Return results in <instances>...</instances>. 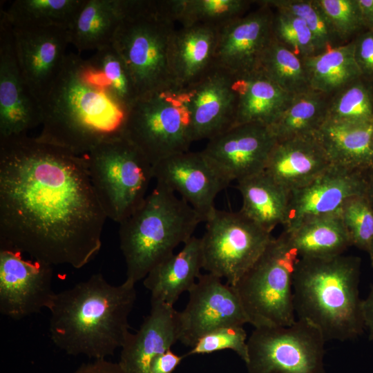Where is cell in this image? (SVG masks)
Returning <instances> with one entry per match:
<instances>
[{
	"label": "cell",
	"instance_id": "48",
	"mask_svg": "<svg viewBox=\"0 0 373 373\" xmlns=\"http://www.w3.org/2000/svg\"><path fill=\"white\" fill-rule=\"evenodd\" d=\"M369 255H370V260H371V263H372V265L373 267V240L370 244V246L369 247V249L367 251Z\"/></svg>",
	"mask_w": 373,
	"mask_h": 373
},
{
	"label": "cell",
	"instance_id": "44",
	"mask_svg": "<svg viewBox=\"0 0 373 373\" xmlns=\"http://www.w3.org/2000/svg\"><path fill=\"white\" fill-rule=\"evenodd\" d=\"M73 373H126L118 363L108 361L106 359H96L92 362L84 363Z\"/></svg>",
	"mask_w": 373,
	"mask_h": 373
},
{
	"label": "cell",
	"instance_id": "7",
	"mask_svg": "<svg viewBox=\"0 0 373 373\" xmlns=\"http://www.w3.org/2000/svg\"><path fill=\"white\" fill-rule=\"evenodd\" d=\"M298 254L285 231L233 286L254 327L287 326L296 314L292 281Z\"/></svg>",
	"mask_w": 373,
	"mask_h": 373
},
{
	"label": "cell",
	"instance_id": "20",
	"mask_svg": "<svg viewBox=\"0 0 373 373\" xmlns=\"http://www.w3.org/2000/svg\"><path fill=\"white\" fill-rule=\"evenodd\" d=\"M363 171L332 165L305 186L289 193L285 231L317 216L338 212L354 195H364Z\"/></svg>",
	"mask_w": 373,
	"mask_h": 373
},
{
	"label": "cell",
	"instance_id": "18",
	"mask_svg": "<svg viewBox=\"0 0 373 373\" xmlns=\"http://www.w3.org/2000/svg\"><path fill=\"white\" fill-rule=\"evenodd\" d=\"M276 139L269 126L236 125L208 140L202 151L227 175L237 182L263 171Z\"/></svg>",
	"mask_w": 373,
	"mask_h": 373
},
{
	"label": "cell",
	"instance_id": "10",
	"mask_svg": "<svg viewBox=\"0 0 373 373\" xmlns=\"http://www.w3.org/2000/svg\"><path fill=\"white\" fill-rule=\"evenodd\" d=\"M201 239L202 269L235 286L273 238L241 211L216 209Z\"/></svg>",
	"mask_w": 373,
	"mask_h": 373
},
{
	"label": "cell",
	"instance_id": "41",
	"mask_svg": "<svg viewBox=\"0 0 373 373\" xmlns=\"http://www.w3.org/2000/svg\"><path fill=\"white\" fill-rule=\"evenodd\" d=\"M247 340V333L242 325L220 327L200 338L191 347L186 356L231 350L245 363L248 358Z\"/></svg>",
	"mask_w": 373,
	"mask_h": 373
},
{
	"label": "cell",
	"instance_id": "12",
	"mask_svg": "<svg viewBox=\"0 0 373 373\" xmlns=\"http://www.w3.org/2000/svg\"><path fill=\"white\" fill-rule=\"evenodd\" d=\"M189 294L185 308L178 312L179 341L186 346L220 327L249 323L236 288L213 274H200Z\"/></svg>",
	"mask_w": 373,
	"mask_h": 373
},
{
	"label": "cell",
	"instance_id": "24",
	"mask_svg": "<svg viewBox=\"0 0 373 373\" xmlns=\"http://www.w3.org/2000/svg\"><path fill=\"white\" fill-rule=\"evenodd\" d=\"M200 238L193 236L182 249L154 267L143 280L151 300L173 305L184 291H189L202 269Z\"/></svg>",
	"mask_w": 373,
	"mask_h": 373
},
{
	"label": "cell",
	"instance_id": "11",
	"mask_svg": "<svg viewBox=\"0 0 373 373\" xmlns=\"http://www.w3.org/2000/svg\"><path fill=\"white\" fill-rule=\"evenodd\" d=\"M325 339L309 322L254 327L247 340L248 373H327Z\"/></svg>",
	"mask_w": 373,
	"mask_h": 373
},
{
	"label": "cell",
	"instance_id": "27",
	"mask_svg": "<svg viewBox=\"0 0 373 373\" xmlns=\"http://www.w3.org/2000/svg\"><path fill=\"white\" fill-rule=\"evenodd\" d=\"M242 205L240 210L256 224L271 233L278 224H284L289 191L265 171L237 182Z\"/></svg>",
	"mask_w": 373,
	"mask_h": 373
},
{
	"label": "cell",
	"instance_id": "45",
	"mask_svg": "<svg viewBox=\"0 0 373 373\" xmlns=\"http://www.w3.org/2000/svg\"><path fill=\"white\" fill-rule=\"evenodd\" d=\"M361 313L365 329L368 333V338L373 341V285L367 298L362 300Z\"/></svg>",
	"mask_w": 373,
	"mask_h": 373
},
{
	"label": "cell",
	"instance_id": "39",
	"mask_svg": "<svg viewBox=\"0 0 373 373\" xmlns=\"http://www.w3.org/2000/svg\"><path fill=\"white\" fill-rule=\"evenodd\" d=\"M338 212L352 245L367 251L373 240V209L365 196L347 198Z\"/></svg>",
	"mask_w": 373,
	"mask_h": 373
},
{
	"label": "cell",
	"instance_id": "34",
	"mask_svg": "<svg viewBox=\"0 0 373 373\" xmlns=\"http://www.w3.org/2000/svg\"><path fill=\"white\" fill-rule=\"evenodd\" d=\"M259 69L292 95L311 89L303 59L277 41L273 36L261 57Z\"/></svg>",
	"mask_w": 373,
	"mask_h": 373
},
{
	"label": "cell",
	"instance_id": "42",
	"mask_svg": "<svg viewBox=\"0 0 373 373\" xmlns=\"http://www.w3.org/2000/svg\"><path fill=\"white\" fill-rule=\"evenodd\" d=\"M352 41L354 56L363 77L373 81V30H365Z\"/></svg>",
	"mask_w": 373,
	"mask_h": 373
},
{
	"label": "cell",
	"instance_id": "28",
	"mask_svg": "<svg viewBox=\"0 0 373 373\" xmlns=\"http://www.w3.org/2000/svg\"><path fill=\"white\" fill-rule=\"evenodd\" d=\"M285 231L299 258L337 256L352 246L338 211L309 218Z\"/></svg>",
	"mask_w": 373,
	"mask_h": 373
},
{
	"label": "cell",
	"instance_id": "19",
	"mask_svg": "<svg viewBox=\"0 0 373 373\" xmlns=\"http://www.w3.org/2000/svg\"><path fill=\"white\" fill-rule=\"evenodd\" d=\"M235 85L234 76L216 67L198 84L182 90L193 142L209 140L234 126Z\"/></svg>",
	"mask_w": 373,
	"mask_h": 373
},
{
	"label": "cell",
	"instance_id": "32",
	"mask_svg": "<svg viewBox=\"0 0 373 373\" xmlns=\"http://www.w3.org/2000/svg\"><path fill=\"white\" fill-rule=\"evenodd\" d=\"M85 0H15L0 15L12 27L69 29Z\"/></svg>",
	"mask_w": 373,
	"mask_h": 373
},
{
	"label": "cell",
	"instance_id": "2",
	"mask_svg": "<svg viewBox=\"0 0 373 373\" xmlns=\"http://www.w3.org/2000/svg\"><path fill=\"white\" fill-rule=\"evenodd\" d=\"M41 108L42 128L37 137L75 154L125 137L127 111L79 54H67Z\"/></svg>",
	"mask_w": 373,
	"mask_h": 373
},
{
	"label": "cell",
	"instance_id": "5",
	"mask_svg": "<svg viewBox=\"0 0 373 373\" xmlns=\"http://www.w3.org/2000/svg\"><path fill=\"white\" fill-rule=\"evenodd\" d=\"M203 222L198 213L166 186L157 183L142 204L119 223L126 278L135 284L193 236Z\"/></svg>",
	"mask_w": 373,
	"mask_h": 373
},
{
	"label": "cell",
	"instance_id": "3",
	"mask_svg": "<svg viewBox=\"0 0 373 373\" xmlns=\"http://www.w3.org/2000/svg\"><path fill=\"white\" fill-rule=\"evenodd\" d=\"M135 284H110L100 274L55 293L48 307L52 343L67 354L106 359L129 334Z\"/></svg>",
	"mask_w": 373,
	"mask_h": 373
},
{
	"label": "cell",
	"instance_id": "35",
	"mask_svg": "<svg viewBox=\"0 0 373 373\" xmlns=\"http://www.w3.org/2000/svg\"><path fill=\"white\" fill-rule=\"evenodd\" d=\"M87 61L100 83L127 111L138 93L128 67L113 44L97 50Z\"/></svg>",
	"mask_w": 373,
	"mask_h": 373
},
{
	"label": "cell",
	"instance_id": "30",
	"mask_svg": "<svg viewBox=\"0 0 373 373\" xmlns=\"http://www.w3.org/2000/svg\"><path fill=\"white\" fill-rule=\"evenodd\" d=\"M303 60L310 88L328 95L362 76L352 41Z\"/></svg>",
	"mask_w": 373,
	"mask_h": 373
},
{
	"label": "cell",
	"instance_id": "13",
	"mask_svg": "<svg viewBox=\"0 0 373 373\" xmlns=\"http://www.w3.org/2000/svg\"><path fill=\"white\" fill-rule=\"evenodd\" d=\"M52 266L38 260H26L22 253L0 249V312L13 319L48 309L56 292L52 290Z\"/></svg>",
	"mask_w": 373,
	"mask_h": 373
},
{
	"label": "cell",
	"instance_id": "9",
	"mask_svg": "<svg viewBox=\"0 0 373 373\" xmlns=\"http://www.w3.org/2000/svg\"><path fill=\"white\" fill-rule=\"evenodd\" d=\"M125 137L153 166L188 151L193 140L184 91L172 88L137 98L126 113Z\"/></svg>",
	"mask_w": 373,
	"mask_h": 373
},
{
	"label": "cell",
	"instance_id": "21",
	"mask_svg": "<svg viewBox=\"0 0 373 373\" xmlns=\"http://www.w3.org/2000/svg\"><path fill=\"white\" fill-rule=\"evenodd\" d=\"M178 312L173 305L151 300L149 315L121 348L117 363L126 373H149L153 360L179 341Z\"/></svg>",
	"mask_w": 373,
	"mask_h": 373
},
{
	"label": "cell",
	"instance_id": "36",
	"mask_svg": "<svg viewBox=\"0 0 373 373\" xmlns=\"http://www.w3.org/2000/svg\"><path fill=\"white\" fill-rule=\"evenodd\" d=\"M326 120H373V81L361 76L329 95Z\"/></svg>",
	"mask_w": 373,
	"mask_h": 373
},
{
	"label": "cell",
	"instance_id": "4",
	"mask_svg": "<svg viewBox=\"0 0 373 373\" xmlns=\"http://www.w3.org/2000/svg\"><path fill=\"white\" fill-rule=\"evenodd\" d=\"M360 271L356 256L299 258L292 281L297 318L316 327L326 341L357 338L365 329Z\"/></svg>",
	"mask_w": 373,
	"mask_h": 373
},
{
	"label": "cell",
	"instance_id": "37",
	"mask_svg": "<svg viewBox=\"0 0 373 373\" xmlns=\"http://www.w3.org/2000/svg\"><path fill=\"white\" fill-rule=\"evenodd\" d=\"M271 8L303 19L314 38L318 54L343 45L316 0H263Z\"/></svg>",
	"mask_w": 373,
	"mask_h": 373
},
{
	"label": "cell",
	"instance_id": "23",
	"mask_svg": "<svg viewBox=\"0 0 373 373\" xmlns=\"http://www.w3.org/2000/svg\"><path fill=\"white\" fill-rule=\"evenodd\" d=\"M332 165L316 133L276 141L264 171L290 192L309 184Z\"/></svg>",
	"mask_w": 373,
	"mask_h": 373
},
{
	"label": "cell",
	"instance_id": "15",
	"mask_svg": "<svg viewBox=\"0 0 373 373\" xmlns=\"http://www.w3.org/2000/svg\"><path fill=\"white\" fill-rule=\"evenodd\" d=\"M12 33L22 75L41 106L62 70L70 44L68 30L12 27Z\"/></svg>",
	"mask_w": 373,
	"mask_h": 373
},
{
	"label": "cell",
	"instance_id": "40",
	"mask_svg": "<svg viewBox=\"0 0 373 373\" xmlns=\"http://www.w3.org/2000/svg\"><path fill=\"white\" fill-rule=\"evenodd\" d=\"M316 1L343 44L365 30L357 0Z\"/></svg>",
	"mask_w": 373,
	"mask_h": 373
},
{
	"label": "cell",
	"instance_id": "25",
	"mask_svg": "<svg viewBox=\"0 0 373 373\" xmlns=\"http://www.w3.org/2000/svg\"><path fill=\"white\" fill-rule=\"evenodd\" d=\"M316 136L332 165L360 171L373 166V120H325Z\"/></svg>",
	"mask_w": 373,
	"mask_h": 373
},
{
	"label": "cell",
	"instance_id": "33",
	"mask_svg": "<svg viewBox=\"0 0 373 373\" xmlns=\"http://www.w3.org/2000/svg\"><path fill=\"white\" fill-rule=\"evenodd\" d=\"M253 1L247 0H162L167 14L181 26L197 24L220 28L245 15Z\"/></svg>",
	"mask_w": 373,
	"mask_h": 373
},
{
	"label": "cell",
	"instance_id": "22",
	"mask_svg": "<svg viewBox=\"0 0 373 373\" xmlns=\"http://www.w3.org/2000/svg\"><path fill=\"white\" fill-rule=\"evenodd\" d=\"M218 28L197 24L174 30L169 47L168 62L176 89L193 86L216 68Z\"/></svg>",
	"mask_w": 373,
	"mask_h": 373
},
{
	"label": "cell",
	"instance_id": "1",
	"mask_svg": "<svg viewBox=\"0 0 373 373\" xmlns=\"http://www.w3.org/2000/svg\"><path fill=\"white\" fill-rule=\"evenodd\" d=\"M106 218L84 155L27 134L0 139L1 249L80 269L99 251Z\"/></svg>",
	"mask_w": 373,
	"mask_h": 373
},
{
	"label": "cell",
	"instance_id": "6",
	"mask_svg": "<svg viewBox=\"0 0 373 373\" xmlns=\"http://www.w3.org/2000/svg\"><path fill=\"white\" fill-rule=\"evenodd\" d=\"M122 18L113 46L124 61L138 98L175 88L168 62L175 30L162 1L119 0Z\"/></svg>",
	"mask_w": 373,
	"mask_h": 373
},
{
	"label": "cell",
	"instance_id": "47",
	"mask_svg": "<svg viewBox=\"0 0 373 373\" xmlns=\"http://www.w3.org/2000/svg\"><path fill=\"white\" fill-rule=\"evenodd\" d=\"M365 179L364 196L373 209V166L363 171Z\"/></svg>",
	"mask_w": 373,
	"mask_h": 373
},
{
	"label": "cell",
	"instance_id": "8",
	"mask_svg": "<svg viewBox=\"0 0 373 373\" xmlns=\"http://www.w3.org/2000/svg\"><path fill=\"white\" fill-rule=\"evenodd\" d=\"M90 181L107 218L119 223L144 202L153 165L127 138L102 143L87 153Z\"/></svg>",
	"mask_w": 373,
	"mask_h": 373
},
{
	"label": "cell",
	"instance_id": "14",
	"mask_svg": "<svg viewBox=\"0 0 373 373\" xmlns=\"http://www.w3.org/2000/svg\"><path fill=\"white\" fill-rule=\"evenodd\" d=\"M153 178L188 203L205 222L212 214L217 195L231 182L202 151H186L153 166Z\"/></svg>",
	"mask_w": 373,
	"mask_h": 373
},
{
	"label": "cell",
	"instance_id": "29",
	"mask_svg": "<svg viewBox=\"0 0 373 373\" xmlns=\"http://www.w3.org/2000/svg\"><path fill=\"white\" fill-rule=\"evenodd\" d=\"M121 18L119 0H85L68 29L70 42L79 53L110 46Z\"/></svg>",
	"mask_w": 373,
	"mask_h": 373
},
{
	"label": "cell",
	"instance_id": "38",
	"mask_svg": "<svg viewBox=\"0 0 373 373\" xmlns=\"http://www.w3.org/2000/svg\"><path fill=\"white\" fill-rule=\"evenodd\" d=\"M271 28L274 39L299 57L304 59L318 54L312 33L300 18L275 10Z\"/></svg>",
	"mask_w": 373,
	"mask_h": 373
},
{
	"label": "cell",
	"instance_id": "16",
	"mask_svg": "<svg viewBox=\"0 0 373 373\" xmlns=\"http://www.w3.org/2000/svg\"><path fill=\"white\" fill-rule=\"evenodd\" d=\"M41 120L18 63L12 26L0 15V139L25 135Z\"/></svg>",
	"mask_w": 373,
	"mask_h": 373
},
{
	"label": "cell",
	"instance_id": "26",
	"mask_svg": "<svg viewBox=\"0 0 373 373\" xmlns=\"http://www.w3.org/2000/svg\"><path fill=\"white\" fill-rule=\"evenodd\" d=\"M235 78L237 99L234 126L260 123L270 126L294 97L259 68Z\"/></svg>",
	"mask_w": 373,
	"mask_h": 373
},
{
	"label": "cell",
	"instance_id": "43",
	"mask_svg": "<svg viewBox=\"0 0 373 373\" xmlns=\"http://www.w3.org/2000/svg\"><path fill=\"white\" fill-rule=\"evenodd\" d=\"M183 358L169 350L153 360L149 373H172Z\"/></svg>",
	"mask_w": 373,
	"mask_h": 373
},
{
	"label": "cell",
	"instance_id": "31",
	"mask_svg": "<svg viewBox=\"0 0 373 373\" xmlns=\"http://www.w3.org/2000/svg\"><path fill=\"white\" fill-rule=\"evenodd\" d=\"M329 95L309 89L295 95L270 126L276 141L315 135L326 120Z\"/></svg>",
	"mask_w": 373,
	"mask_h": 373
},
{
	"label": "cell",
	"instance_id": "46",
	"mask_svg": "<svg viewBox=\"0 0 373 373\" xmlns=\"http://www.w3.org/2000/svg\"><path fill=\"white\" fill-rule=\"evenodd\" d=\"M365 30H373V0H357Z\"/></svg>",
	"mask_w": 373,
	"mask_h": 373
},
{
	"label": "cell",
	"instance_id": "17",
	"mask_svg": "<svg viewBox=\"0 0 373 373\" xmlns=\"http://www.w3.org/2000/svg\"><path fill=\"white\" fill-rule=\"evenodd\" d=\"M260 7L218 28L216 67L234 77L259 68L261 57L272 39L273 10L258 1Z\"/></svg>",
	"mask_w": 373,
	"mask_h": 373
}]
</instances>
